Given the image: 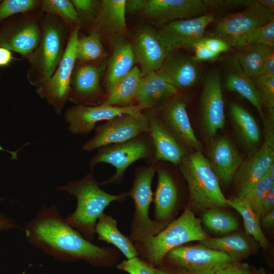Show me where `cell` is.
I'll use <instances>...</instances> for the list:
<instances>
[{"mask_svg":"<svg viewBox=\"0 0 274 274\" xmlns=\"http://www.w3.org/2000/svg\"><path fill=\"white\" fill-rule=\"evenodd\" d=\"M221 75L212 72L205 77L200 96V118L206 137L213 139L225 123Z\"/></svg>","mask_w":274,"mask_h":274,"instance_id":"obj_15","label":"cell"},{"mask_svg":"<svg viewBox=\"0 0 274 274\" xmlns=\"http://www.w3.org/2000/svg\"><path fill=\"white\" fill-rule=\"evenodd\" d=\"M212 141L207 159L218 179L228 185L244 158L227 136H222Z\"/></svg>","mask_w":274,"mask_h":274,"instance_id":"obj_23","label":"cell"},{"mask_svg":"<svg viewBox=\"0 0 274 274\" xmlns=\"http://www.w3.org/2000/svg\"><path fill=\"white\" fill-rule=\"evenodd\" d=\"M70 32L58 17L44 13L40 42L26 59V77L31 86L37 88L52 76L64 55Z\"/></svg>","mask_w":274,"mask_h":274,"instance_id":"obj_3","label":"cell"},{"mask_svg":"<svg viewBox=\"0 0 274 274\" xmlns=\"http://www.w3.org/2000/svg\"><path fill=\"white\" fill-rule=\"evenodd\" d=\"M125 0H101L94 23V28L101 34L125 36L127 28L125 18Z\"/></svg>","mask_w":274,"mask_h":274,"instance_id":"obj_26","label":"cell"},{"mask_svg":"<svg viewBox=\"0 0 274 274\" xmlns=\"http://www.w3.org/2000/svg\"><path fill=\"white\" fill-rule=\"evenodd\" d=\"M179 93L177 88L153 72L141 78L135 105L143 111L156 110Z\"/></svg>","mask_w":274,"mask_h":274,"instance_id":"obj_25","label":"cell"},{"mask_svg":"<svg viewBox=\"0 0 274 274\" xmlns=\"http://www.w3.org/2000/svg\"><path fill=\"white\" fill-rule=\"evenodd\" d=\"M261 223L266 228H272L274 225V210L262 216Z\"/></svg>","mask_w":274,"mask_h":274,"instance_id":"obj_54","label":"cell"},{"mask_svg":"<svg viewBox=\"0 0 274 274\" xmlns=\"http://www.w3.org/2000/svg\"><path fill=\"white\" fill-rule=\"evenodd\" d=\"M257 2L263 7L274 12L273 0H257Z\"/></svg>","mask_w":274,"mask_h":274,"instance_id":"obj_55","label":"cell"},{"mask_svg":"<svg viewBox=\"0 0 274 274\" xmlns=\"http://www.w3.org/2000/svg\"><path fill=\"white\" fill-rule=\"evenodd\" d=\"M187 105V96L179 93L155 110L164 125L185 148L202 151V146L195 134Z\"/></svg>","mask_w":274,"mask_h":274,"instance_id":"obj_16","label":"cell"},{"mask_svg":"<svg viewBox=\"0 0 274 274\" xmlns=\"http://www.w3.org/2000/svg\"><path fill=\"white\" fill-rule=\"evenodd\" d=\"M44 13L40 8L12 16L0 24V47L27 59L40 42Z\"/></svg>","mask_w":274,"mask_h":274,"instance_id":"obj_8","label":"cell"},{"mask_svg":"<svg viewBox=\"0 0 274 274\" xmlns=\"http://www.w3.org/2000/svg\"><path fill=\"white\" fill-rule=\"evenodd\" d=\"M158 180L153 194L155 204L154 221L166 226L172 221L179 202V190L177 183L169 171L156 162Z\"/></svg>","mask_w":274,"mask_h":274,"instance_id":"obj_24","label":"cell"},{"mask_svg":"<svg viewBox=\"0 0 274 274\" xmlns=\"http://www.w3.org/2000/svg\"><path fill=\"white\" fill-rule=\"evenodd\" d=\"M80 19L81 25H94L99 9V0H71Z\"/></svg>","mask_w":274,"mask_h":274,"instance_id":"obj_42","label":"cell"},{"mask_svg":"<svg viewBox=\"0 0 274 274\" xmlns=\"http://www.w3.org/2000/svg\"><path fill=\"white\" fill-rule=\"evenodd\" d=\"M274 19L273 12L260 5L257 0L240 12L227 14L216 23L217 37L229 43Z\"/></svg>","mask_w":274,"mask_h":274,"instance_id":"obj_14","label":"cell"},{"mask_svg":"<svg viewBox=\"0 0 274 274\" xmlns=\"http://www.w3.org/2000/svg\"><path fill=\"white\" fill-rule=\"evenodd\" d=\"M249 274H266V273H265V272L261 271L260 270H259L258 271H254V272H251L250 270Z\"/></svg>","mask_w":274,"mask_h":274,"instance_id":"obj_56","label":"cell"},{"mask_svg":"<svg viewBox=\"0 0 274 274\" xmlns=\"http://www.w3.org/2000/svg\"><path fill=\"white\" fill-rule=\"evenodd\" d=\"M200 244L210 249L223 252L235 262L252 252L251 243L243 235L234 233L217 238H207Z\"/></svg>","mask_w":274,"mask_h":274,"instance_id":"obj_32","label":"cell"},{"mask_svg":"<svg viewBox=\"0 0 274 274\" xmlns=\"http://www.w3.org/2000/svg\"><path fill=\"white\" fill-rule=\"evenodd\" d=\"M80 26L71 30L68 43L58 66L52 76L36 88L39 97L60 114L68 100L72 74L76 64V46Z\"/></svg>","mask_w":274,"mask_h":274,"instance_id":"obj_9","label":"cell"},{"mask_svg":"<svg viewBox=\"0 0 274 274\" xmlns=\"http://www.w3.org/2000/svg\"><path fill=\"white\" fill-rule=\"evenodd\" d=\"M148 118L149 134L152 140L156 162L179 165L187 153L159 118L155 109L144 111Z\"/></svg>","mask_w":274,"mask_h":274,"instance_id":"obj_21","label":"cell"},{"mask_svg":"<svg viewBox=\"0 0 274 274\" xmlns=\"http://www.w3.org/2000/svg\"><path fill=\"white\" fill-rule=\"evenodd\" d=\"M200 221L187 206L178 218L172 221L157 234L133 243L138 257L154 267L162 265L170 250L193 241L208 238Z\"/></svg>","mask_w":274,"mask_h":274,"instance_id":"obj_4","label":"cell"},{"mask_svg":"<svg viewBox=\"0 0 274 274\" xmlns=\"http://www.w3.org/2000/svg\"><path fill=\"white\" fill-rule=\"evenodd\" d=\"M141 78L139 66L135 65L128 73L118 79L107 90L102 104L118 107L135 106Z\"/></svg>","mask_w":274,"mask_h":274,"instance_id":"obj_27","label":"cell"},{"mask_svg":"<svg viewBox=\"0 0 274 274\" xmlns=\"http://www.w3.org/2000/svg\"><path fill=\"white\" fill-rule=\"evenodd\" d=\"M102 66L75 65L71 79L68 100L76 105L95 106L105 98L100 83Z\"/></svg>","mask_w":274,"mask_h":274,"instance_id":"obj_19","label":"cell"},{"mask_svg":"<svg viewBox=\"0 0 274 274\" xmlns=\"http://www.w3.org/2000/svg\"><path fill=\"white\" fill-rule=\"evenodd\" d=\"M94 130L93 136L82 145L83 150L92 151L149 133L148 118L144 111L123 114L97 125Z\"/></svg>","mask_w":274,"mask_h":274,"instance_id":"obj_11","label":"cell"},{"mask_svg":"<svg viewBox=\"0 0 274 274\" xmlns=\"http://www.w3.org/2000/svg\"><path fill=\"white\" fill-rule=\"evenodd\" d=\"M178 166L188 185L191 210L205 211L228 207L219 179L202 151L187 153Z\"/></svg>","mask_w":274,"mask_h":274,"instance_id":"obj_5","label":"cell"},{"mask_svg":"<svg viewBox=\"0 0 274 274\" xmlns=\"http://www.w3.org/2000/svg\"><path fill=\"white\" fill-rule=\"evenodd\" d=\"M1 2V0H0V2Z\"/></svg>","mask_w":274,"mask_h":274,"instance_id":"obj_58","label":"cell"},{"mask_svg":"<svg viewBox=\"0 0 274 274\" xmlns=\"http://www.w3.org/2000/svg\"><path fill=\"white\" fill-rule=\"evenodd\" d=\"M215 20L214 14L208 13L163 24L156 31L162 45L170 53L180 48H191L205 36L208 26Z\"/></svg>","mask_w":274,"mask_h":274,"instance_id":"obj_13","label":"cell"},{"mask_svg":"<svg viewBox=\"0 0 274 274\" xmlns=\"http://www.w3.org/2000/svg\"><path fill=\"white\" fill-rule=\"evenodd\" d=\"M147 0H125V12L130 14L141 13Z\"/></svg>","mask_w":274,"mask_h":274,"instance_id":"obj_50","label":"cell"},{"mask_svg":"<svg viewBox=\"0 0 274 274\" xmlns=\"http://www.w3.org/2000/svg\"><path fill=\"white\" fill-rule=\"evenodd\" d=\"M263 74L274 75V50L268 46L264 54L262 59Z\"/></svg>","mask_w":274,"mask_h":274,"instance_id":"obj_48","label":"cell"},{"mask_svg":"<svg viewBox=\"0 0 274 274\" xmlns=\"http://www.w3.org/2000/svg\"><path fill=\"white\" fill-rule=\"evenodd\" d=\"M140 159H145L149 164L156 163L154 149L149 133L143 134L128 141L115 144L97 149L90 159L91 170L99 163L111 164L115 168L114 175L99 185L120 184L128 166Z\"/></svg>","mask_w":274,"mask_h":274,"instance_id":"obj_6","label":"cell"},{"mask_svg":"<svg viewBox=\"0 0 274 274\" xmlns=\"http://www.w3.org/2000/svg\"><path fill=\"white\" fill-rule=\"evenodd\" d=\"M138 106L118 107L100 104L95 106H72L66 109L64 120L70 133L86 135L94 129L96 124L117 116L142 111Z\"/></svg>","mask_w":274,"mask_h":274,"instance_id":"obj_17","label":"cell"},{"mask_svg":"<svg viewBox=\"0 0 274 274\" xmlns=\"http://www.w3.org/2000/svg\"><path fill=\"white\" fill-rule=\"evenodd\" d=\"M117 267L128 274H154L153 266L138 256L123 260Z\"/></svg>","mask_w":274,"mask_h":274,"instance_id":"obj_43","label":"cell"},{"mask_svg":"<svg viewBox=\"0 0 274 274\" xmlns=\"http://www.w3.org/2000/svg\"><path fill=\"white\" fill-rule=\"evenodd\" d=\"M208 11L202 0H147L141 13L146 20L160 26L199 16Z\"/></svg>","mask_w":274,"mask_h":274,"instance_id":"obj_18","label":"cell"},{"mask_svg":"<svg viewBox=\"0 0 274 274\" xmlns=\"http://www.w3.org/2000/svg\"><path fill=\"white\" fill-rule=\"evenodd\" d=\"M165 261L173 268L191 274H215L220 269L235 262L227 254L201 244L177 247L167 253L163 262Z\"/></svg>","mask_w":274,"mask_h":274,"instance_id":"obj_12","label":"cell"},{"mask_svg":"<svg viewBox=\"0 0 274 274\" xmlns=\"http://www.w3.org/2000/svg\"><path fill=\"white\" fill-rule=\"evenodd\" d=\"M209 10H225L233 8H245L254 0H202Z\"/></svg>","mask_w":274,"mask_h":274,"instance_id":"obj_44","label":"cell"},{"mask_svg":"<svg viewBox=\"0 0 274 274\" xmlns=\"http://www.w3.org/2000/svg\"><path fill=\"white\" fill-rule=\"evenodd\" d=\"M156 172V163L136 168L132 187L127 192L134 205L131 232L128 236L133 243L155 235L166 227L151 220L149 216L153 199L151 184Z\"/></svg>","mask_w":274,"mask_h":274,"instance_id":"obj_7","label":"cell"},{"mask_svg":"<svg viewBox=\"0 0 274 274\" xmlns=\"http://www.w3.org/2000/svg\"><path fill=\"white\" fill-rule=\"evenodd\" d=\"M95 233L97 234L99 240L113 245L127 259L138 256L134 243L121 233L116 220L112 216L102 214L95 225Z\"/></svg>","mask_w":274,"mask_h":274,"instance_id":"obj_29","label":"cell"},{"mask_svg":"<svg viewBox=\"0 0 274 274\" xmlns=\"http://www.w3.org/2000/svg\"><path fill=\"white\" fill-rule=\"evenodd\" d=\"M264 142L260 148L244 159L232 181L237 196L243 198L274 164V115L267 114L263 121Z\"/></svg>","mask_w":274,"mask_h":274,"instance_id":"obj_10","label":"cell"},{"mask_svg":"<svg viewBox=\"0 0 274 274\" xmlns=\"http://www.w3.org/2000/svg\"><path fill=\"white\" fill-rule=\"evenodd\" d=\"M267 46L256 45L243 48L236 58L244 73L254 79L263 74L262 59Z\"/></svg>","mask_w":274,"mask_h":274,"instance_id":"obj_36","label":"cell"},{"mask_svg":"<svg viewBox=\"0 0 274 274\" xmlns=\"http://www.w3.org/2000/svg\"><path fill=\"white\" fill-rule=\"evenodd\" d=\"M24 231L33 247L60 261L82 260L107 267L112 265L119 256L115 249L99 247L85 239L66 222L55 206H43L26 224Z\"/></svg>","mask_w":274,"mask_h":274,"instance_id":"obj_1","label":"cell"},{"mask_svg":"<svg viewBox=\"0 0 274 274\" xmlns=\"http://www.w3.org/2000/svg\"><path fill=\"white\" fill-rule=\"evenodd\" d=\"M15 60H17V58L13 56L12 51L0 47V67L10 66Z\"/></svg>","mask_w":274,"mask_h":274,"instance_id":"obj_51","label":"cell"},{"mask_svg":"<svg viewBox=\"0 0 274 274\" xmlns=\"http://www.w3.org/2000/svg\"><path fill=\"white\" fill-rule=\"evenodd\" d=\"M191 48L194 52V58L198 62L214 61L220 56L207 48L200 40L193 45Z\"/></svg>","mask_w":274,"mask_h":274,"instance_id":"obj_46","label":"cell"},{"mask_svg":"<svg viewBox=\"0 0 274 274\" xmlns=\"http://www.w3.org/2000/svg\"><path fill=\"white\" fill-rule=\"evenodd\" d=\"M0 150L5 151V150H4L1 146H0Z\"/></svg>","mask_w":274,"mask_h":274,"instance_id":"obj_57","label":"cell"},{"mask_svg":"<svg viewBox=\"0 0 274 274\" xmlns=\"http://www.w3.org/2000/svg\"><path fill=\"white\" fill-rule=\"evenodd\" d=\"M107 56L99 35L92 30L88 35H79L76 46V62L97 64Z\"/></svg>","mask_w":274,"mask_h":274,"instance_id":"obj_34","label":"cell"},{"mask_svg":"<svg viewBox=\"0 0 274 274\" xmlns=\"http://www.w3.org/2000/svg\"><path fill=\"white\" fill-rule=\"evenodd\" d=\"M274 208V186H272L265 196L261 207V217L273 210Z\"/></svg>","mask_w":274,"mask_h":274,"instance_id":"obj_49","label":"cell"},{"mask_svg":"<svg viewBox=\"0 0 274 274\" xmlns=\"http://www.w3.org/2000/svg\"><path fill=\"white\" fill-rule=\"evenodd\" d=\"M100 186L91 170L81 179L56 188L76 197V209L65 221L90 242L94 240L95 225L106 208L113 201H121L128 196L127 192L117 195L108 193Z\"/></svg>","mask_w":274,"mask_h":274,"instance_id":"obj_2","label":"cell"},{"mask_svg":"<svg viewBox=\"0 0 274 274\" xmlns=\"http://www.w3.org/2000/svg\"><path fill=\"white\" fill-rule=\"evenodd\" d=\"M274 186V177L268 172L259 179L242 198L245 199L253 211L261 217L263 199L270 188Z\"/></svg>","mask_w":274,"mask_h":274,"instance_id":"obj_39","label":"cell"},{"mask_svg":"<svg viewBox=\"0 0 274 274\" xmlns=\"http://www.w3.org/2000/svg\"><path fill=\"white\" fill-rule=\"evenodd\" d=\"M41 0H3L0 2V24L16 15L40 8Z\"/></svg>","mask_w":274,"mask_h":274,"instance_id":"obj_41","label":"cell"},{"mask_svg":"<svg viewBox=\"0 0 274 274\" xmlns=\"http://www.w3.org/2000/svg\"><path fill=\"white\" fill-rule=\"evenodd\" d=\"M249 272L248 264L234 262L220 269L215 274H249Z\"/></svg>","mask_w":274,"mask_h":274,"instance_id":"obj_47","label":"cell"},{"mask_svg":"<svg viewBox=\"0 0 274 274\" xmlns=\"http://www.w3.org/2000/svg\"><path fill=\"white\" fill-rule=\"evenodd\" d=\"M200 41L212 51L220 55L230 50V45L224 39L218 37H204Z\"/></svg>","mask_w":274,"mask_h":274,"instance_id":"obj_45","label":"cell"},{"mask_svg":"<svg viewBox=\"0 0 274 274\" xmlns=\"http://www.w3.org/2000/svg\"><path fill=\"white\" fill-rule=\"evenodd\" d=\"M131 44L142 77L158 71L169 54L159 41L156 29L150 26L139 29Z\"/></svg>","mask_w":274,"mask_h":274,"instance_id":"obj_20","label":"cell"},{"mask_svg":"<svg viewBox=\"0 0 274 274\" xmlns=\"http://www.w3.org/2000/svg\"><path fill=\"white\" fill-rule=\"evenodd\" d=\"M232 125L239 140L246 146L255 147L261 140L260 129L253 115L239 104L229 106Z\"/></svg>","mask_w":274,"mask_h":274,"instance_id":"obj_31","label":"cell"},{"mask_svg":"<svg viewBox=\"0 0 274 274\" xmlns=\"http://www.w3.org/2000/svg\"><path fill=\"white\" fill-rule=\"evenodd\" d=\"M231 47L244 48L249 46L263 45L274 46V19L260 26L247 35L229 43Z\"/></svg>","mask_w":274,"mask_h":274,"instance_id":"obj_38","label":"cell"},{"mask_svg":"<svg viewBox=\"0 0 274 274\" xmlns=\"http://www.w3.org/2000/svg\"><path fill=\"white\" fill-rule=\"evenodd\" d=\"M40 8L45 14L58 17L71 30L80 26L79 15L70 0H41Z\"/></svg>","mask_w":274,"mask_h":274,"instance_id":"obj_35","label":"cell"},{"mask_svg":"<svg viewBox=\"0 0 274 274\" xmlns=\"http://www.w3.org/2000/svg\"><path fill=\"white\" fill-rule=\"evenodd\" d=\"M202 219L204 225L216 233H229L238 227V223L233 216L219 209L207 210L204 211Z\"/></svg>","mask_w":274,"mask_h":274,"instance_id":"obj_37","label":"cell"},{"mask_svg":"<svg viewBox=\"0 0 274 274\" xmlns=\"http://www.w3.org/2000/svg\"><path fill=\"white\" fill-rule=\"evenodd\" d=\"M156 72L179 90L192 87L201 78L200 65L194 56L172 52Z\"/></svg>","mask_w":274,"mask_h":274,"instance_id":"obj_22","label":"cell"},{"mask_svg":"<svg viewBox=\"0 0 274 274\" xmlns=\"http://www.w3.org/2000/svg\"><path fill=\"white\" fill-rule=\"evenodd\" d=\"M154 274H191L187 271L179 268L173 267H164L161 266L153 267Z\"/></svg>","mask_w":274,"mask_h":274,"instance_id":"obj_53","label":"cell"},{"mask_svg":"<svg viewBox=\"0 0 274 274\" xmlns=\"http://www.w3.org/2000/svg\"><path fill=\"white\" fill-rule=\"evenodd\" d=\"M228 207L235 210L242 216L246 232L259 243L263 248L268 246V241L263 233L261 225L260 217L251 208L244 198L237 196L227 199Z\"/></svg>","mask_w":274,"mask_h":274,"instance_id":"obj_33","label":"cell"},{"mask_svg":"<svg viewBox=\"0 0 274 274\" xmlns=\"http://www.w3.org/2000/svg\"><path fill=\"white\" fill-rule=\"evenodd\" d=\"M136 58L132 45L119 39L114 46L107 71V90L118 79L128 73L135 65Z\"/></svg>","mask_w":274,"mask_h":274,"instance_id":"obj_30","label":"cell"},{"mask_svg":"<svg viewBox=\"0 0 274 274\" xmlns=\"http://www.w3.org/2000/svg\"><path fill=\"white\" fill-rule=\"evenodd\" d=\"M252 79L262 107L267 114H274V75L262 74Z\"/></svg>","mask_w":274,"mask_h":274,"instance_id":"obj_40","label":"cell"},{"mask_svg":"<svg viewBox=\"0 0 274 274\" xmlns=\"http://www.w3.org/2000/svg\"><path fill=\"white\" fill-rule=\"evenodd\" d=\"M4 198L0 197V201ZM22 229L15 220L7 218L4 215H0V232L2 230H9L12 229Z\"/></svg>","mask_w":274,"mask_h":274,"instance_id":"obj_52","label":"cell"},{"mask_svg":"<svg viewBox=\"0 0 274 274\" xmlns=\"http://www.w3.org/2000/svg\"><path fill=\"white\" fill-rule=\"evenodd\" d=\"M229 67L225 79L226 88L248 100L257 110L263 121L265 115L253 79L244 73L236 57L232 59Z\"/></svg>","mask_w":274,"mask_h":274,"instance_id":"obj_28","label":"cell"}]
</instances>
